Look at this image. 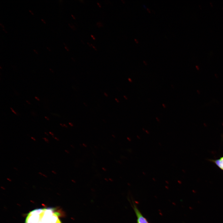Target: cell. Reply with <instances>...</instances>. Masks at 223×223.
<instances>
[{"label": "cell", "mask_w": 223, "mask_h": 223, "mask_svg": "<svg viewBox=\"0 0 223 223\" xmlns=\"http://www.w3.org/2000/svg\"><path fill=\"white\" fill-rule=\"evenodd\" d=\"M14 168V169H15L16 170H17V169H16V168Z\"/></svg>", "instance_id": "4316f807"}, {"label": "cell", "mask_w": 223, "mask_h": 223, "mask_svg": "<svg viewBox=\"0 0 223 223\" xmlns=\"http://www.w3.org/2000/svg\"><path fill=\"white\" fill-rule=\"evenodd\" d=\"M71 15H72V16L73 17V18L74 19H75V17H74V16H73V15L72 14H71Z\"/></svg>", "instance_id": "cb8c5ba5"}, {"label": "cell", "mask_w": 223, "mask_h": 223, "mask_svg": "<svg viewBox=\"0 0 223 223\" xmlns=\"http://www.w3.org/2000/svg\"><path fill=\"white\" fill-rule=\"evenodd\" d=\"M91 36L94 40H95V37L93 35H91Z\"/></svg>", "instance_id": "30bf717a"}, {"label": "cell", "mask_w": 223, "mask_h": 223, "mask_svg": "<svg viewBox=\"0 0 223 223\" xmlns=\"http://www.w3.org/2000/svg\"><path fill=\"white\" fill-rule=\"evenodd\" d=\"M31 138L32 139H33L34 141H36V139H35L34 138H33V137H31Z\"/></svg>", "instance_id": "e0dca14e"}, {"label": "cell", "mask_w": 223, "mask_h": 223, "mask_svg": "<svg viewBox=\"0 0 223 223\" xmlns=\"http://www.w3.org/2000/svg\"><path fill=\"white\" fill-rule=\"evenodd\" d=\"M35 98H36V99H37V100H38V101H39V100H40L39 99L38 97H35Z\"/></svg>", "instance_id": "5bb4252c"}, {"label": "cell", "mask_w": 223, "mask_h": 223, "mask_svg": "<svg viewBox=\"0 0 223 223\" xmlns=\"http://www.w3.org/2000/svg\"><path fill=\"white\" fill-rule=\"evenodd\" d=\"M45 133L47 135H48V134H47V133H46V132H45Z\"/></svg>", "instance_id": "484cf974"}, {"label": "cell", "mask_w": 223, "mask_h": 223, "mask_svg": "<svg viewBox=\"0 0 223 223\" xmlns=\"http://www.w3.org/2000/svg\"><path fill=\"white\" fill-rule=\"evenodd\" d=\"M56 223H62L59 219Z\"/></svg>", "instance_id": "ba28073f"}, {"label": "cell", "mask_w": 223, "mask_h": 223, "mask_svg": "<svg viewBox=\"0 0 223 223\" xmlns=\"http://www.w3.org/2000/svg\"><path fill=\"white\" fill-rule=\"evenodd\" d=\"M0 24L1 26L3 28H4V27L3 24H2L1 23H0Z\"/></svg>", "instance_id": "8fae6325"}, {"label": "cell", "mask_w": 223, "mask_h": 223, "mask_svg": "<svg viewBox=\"0 0 223 223\" xmlns=\"http://www.w3.org/2000/svg\"><path fill=\"white\" fill-rule=\"evenodd\" d=\"M40 214L28 213L26 218L25 223H38L40 219Z\"/></svg>", "instance_id": "7a4b0ae2"}, {"label": "cell", "mask_w": 223, "mask_h": 223, "mask_svg": "<svg viewBox=\"0 0 223 223\" xmlns=\"http://www.w3.org/2000/svg\"><path fill=\"white\" fill-rule=\"evenodd\" d=\"M132 207L137 217V223H149L138 209L135 203L133 201Z\"/></svg>", "instance_id": "6da1fadb"}, {"label": "cell", "mask_w": 223, "mask_h": 223, "mask_svg": "<svg viewBox=\"0 0 223 223\" xmlns=\"http://www.w3.org/2000/svg\"><path fill=\"white\" fill-rule=\"evenodd\" d=\"M49 133H50V134H51L52 136H53V135H54V134H53V133H52V132H49Z\"/></svg>", "instance_id": "2e32d148"}, {"label": "cell", "mask_w": 223, "mask_h": 223, "mask_svg": "<svg viewBox=\"0 0 223 223\" xmlns=\"http://www.w3.org/2000/svg\"><path fill=\"white\" fill-rule=\"evenodd\" d=\"M11 109V111L13 112L15 114L17 115L16 113L15 112V111H14V110L11 107L10 108Z\"/></svg>", "instance_id": "8992f818"}, {"label": "cell", "mask_w": 223, "mask_h": 223, "mask_svg": "<svg viewBox=\"0 0 223 223\" xmlns=\"http://www.w3.org/2000/svg\"><path fill=\"white\" fill-rule=\"evenodd\" d=\"M210 160L214 163L219 168L223 171V156L221 157L219 159Z\"/></svg>", "instance_id": "3957f363"}, {"label": "cell", "mask_w": 223, "mask_h": 223, "mask_svg": "<svg viewBox=\"0 0 223 223\" xmlns=\"http://www.w3.org/2000/svg\"><path fill=\"white\" fill-rule=\"evenodd\" d=\"M52 173H54V174H56V173L55 171H52Z\"/></svg>", "instance_id": "ffe728a7"}, {"label": "cell", "mask_w": 223, "mask_h": 223, "mask_svg": "<svg viewBox=\"0 0 223 223\" xmlns=\"http://www.w3.org/2000/svg\"><path fill=\"white\" fill-rule=\"evenodd\" d=\"M3 30L6 33H7V32L6 31V30L4 29L3 28Z\"/></svg>", "instance_id": "603a6c76"}, {"label": "cell", "mask_w": 223, "mask_h": 223, "mask_svg": "<svg viewBox=\"0 0 223 223\" xmlns=\"http://www.w3.org/2000/svg\"><path fill=\"white\" fill-rule=\"evenodd\" d=\"M33 51L36 54H38V52L35 49L33 50Z\"/></svg>", "instance_id": "9a60e30c"}, {"label": "cell", "mask_w": 223, "mask_h": 223, "mask_svg": "<svg viewBox=\"0 0 223 223\" xmlns=\"http://www.w3.org/2000/svg\"><path fill=\"white\" fill-rule=\"evenodd\" d=\"M38 173H39V174H41V175H42L43 176H44V177H47L46 175L42 174V173H40V172H39Z\"/></svg>", "instance_id": "52a82bcc"}, {"label": "cell", "mask_w": 223, "mask_h": 223, "mask_svg": "<svg viewBox=\"0 0 223 223\" xmlns=\"http://www.w3.org/2000/svg\"><path fill=\"white\" fill-rule=\"evenodd\" d=\"M128 80L130 82L132 81L131 79L129 78H128Z\"/></svg>", "instance_id": "44dd1931"}, {"label": "cell", "mask_w": 223, "mask_h": 223, "mask_svg": "<svg viewBox=\"0 0 223 223\" xmlns=\"http://www.w3.org/2000/svg\"><path fill=\"white\" fill-rule=\"evenodd\" d=\"M43 138V139H44V140H45V141L47 143H48L49 141V140H48L47 139V138Z\"/></svg>", "instance_id": "5b68a950"}, {"label": "cell", "mask_w": 223, "mask_h": 223, "mask_svg": "<svg viewBox=\"0 0 223 223\" xmlns=\"http://www.w3.org/2000/svg\"><path fill=\"white\" fill-rule=\"evenodd\" d=\"M41 20L44 24H46V22L44 20H43V19H41Z\"/></svg>", "instance_id": "4fadbf2b"}, {"label": "cell", "mask_w": 223, "mask_h": 223, "mask_svg": "<svg viewBox=\"0 0 223 223\" xmlns=\"http://www.w3.org/2000/svg\"><path fill=\"white\" fill-rule=\"evenodd\" d=\"M97 4L98 5V6H99L100 7H101V5H100V4L98 2H97Z\"/></svg>", "instance_id": "7c38bea8"}, {"label": "cell", "mask_w": 223, "mask_h": 223, "mask_svg": "<svg viewBox=\"0 0 223 223\" xmlns=\"http://www.w3.org/2000/svg\"><path fill=\"white\" fill-rule=\"evenodd\" d=\"M45 118L47 120H49V119L47 117H46V116H45Z\"/></svg>", "instance_id": "7402d4cb"}, {"label": "cell", "mask_w": 223, "mask_h": 223, "mask_svg": "<svg viewBox=\"0 0 223 223\" xmlns=\"http://www.w3.org/2000/svg\"><path fill=\"white\" fill-rule=\"evenodd\" d=\"M70 26V27L72 29H75V28L74 27V26L73 24L71 25L70 24H68Z\"/></svg>", "instance_id": "277c9868"}, {"label": "cell", "mask_w": 223, "mask_h": 223, "mask_svg": "<svg viewBox=\"0 0 223 223\" xmlns=\"http://www.w3.org/2000/svg\"><path fill=\"white\" fill-rule=\"evenodd\" d=\"M54 138L55 139H56V140H57V141H59V139H58V138H56V137H54Z\"/></svg>", "instance_id": "d6986e66"}, {"label": "cell", "mask_w": 223, "mask_h": 223, "mask_svg": "<svg viewBox=\"0 0 223 223\" xmlns=\"http://www.w3.org/2000/svg\"><path fill=\"white\" fill-rule=\"evenodd\" d=\"M29 11L30 12V13L32 14L33 15H34L33 13V12H32V11H30V10H29Z\"/></svg>", "instance_id": "ac0fdd59"}, {"label": "cell", "mask_w": 223, "mask_h": 223, "mask_svg": "<svg viewBox=\"0 0 223 223\" xmlns=\"http://www.w3.org/2000/svg\"><path fill=\"white\" fill-rule=\"evenodd\" d=\"M64 44L65 45V44L64 43ZM65 48L66 49V50L68 51V48L65 45Z\"/></svg>", "instance_id": "9c48e42d"}, {"label": "cell", "mask_w": 223, "mask_h": 223, "mask_svg": "<svg viewBox=\"0 0 223 223\" xmlns=\"http://www.w3.org/2000/svg\"><path fill=\"white\" fill-rule=\"evenodd\" d=\"M46 48H47L49 51H50V49H49V48L48 47H46Z\"/></svg>", "instance_id": "d4e9b609"}]
</instances>
